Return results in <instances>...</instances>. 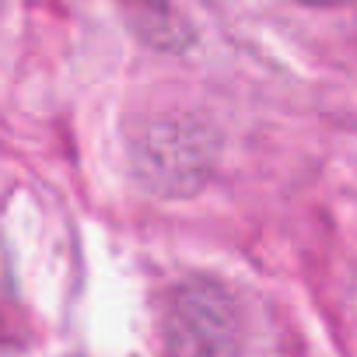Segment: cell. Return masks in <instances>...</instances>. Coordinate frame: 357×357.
Returning <instances> with one entry per match:
<instances>
[{
    "label": "cell",
    "mask_w": 357,
    "mask_h": 357,
    "mask_svg": "<svg viewBox=\"0 0 357 357\" xmlns=\"http://www.w3.org/2000/svg\"><path fill=\"white\" fill-rule=\"evenodd\" d=\"M221 158L218 130L197 112H168L147 123L133 144L137 178L158 197L178 200L207 186Z\"/></svg>",
    "instance_id": "cell-1"
},
{
    "label": "cell",
    "mask_w": 357,
    "mask_h": 357,
    "mask_svg": "<svg viewBox=\"0 0 357 357\" xmlns=\"http://www.w3.org/2000/svg\"><path fill=\"white\" fill-rule=\"evenodd\" d=\"M165 343L175 354H231L238 350V312L214 280H190L172 291L165 308Z\"/></svg>",
    "instance_id": "cell-2"
},
{
    "label": "cell",
    "mask_w": 357,
    "mask_h": 357,
    "mask_svg": "<svg viewBox=\"0 0 357 357\" xmlns=\"http://www.w3.org/2000/svg\"><path fill=\"white\" fill-rule=\"evenodd\" d=\"M301 4H312V8H336V4H347V0H301Z\"/></svg>",
    "instance_id": "cell-3"
}]
</instances>
